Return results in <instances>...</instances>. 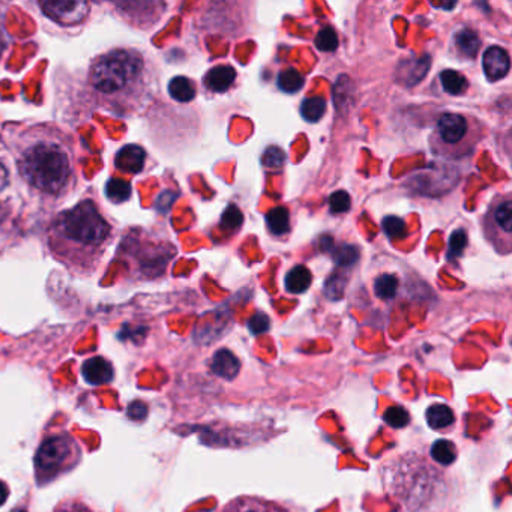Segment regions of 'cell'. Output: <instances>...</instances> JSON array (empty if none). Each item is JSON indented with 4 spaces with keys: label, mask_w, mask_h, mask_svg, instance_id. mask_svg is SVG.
<instances>
[{
    "label": "cell",
    "mask_w": 512,
    "mask_h": 512,
    "mask_svg": "<svg viewBox=\"0 0 512 512\" xmlns=\"http://www.w3.org/2000/svg\"><path fill=\"white\" fill-rule=\"evenodd\" d=\"M10 146L19 175L43 199L59 202L76 187V140L61 128L31 125L16 133Z\"/></svg>",
    "instance_id": "obj_1"
},
{
    "label": "cell",
    "mask_w": 512,
    "mask_h": 512,
    "mask_svg": "<svg viewBox=\"0 0 512 512\" xmlns=\"http://www.w3.org/2000/svg\"><path fill=\"white\" fill-rule=\"evenodd\" d=\"M512 232V203L511 200H500L490 214H487V236L491 241L505 242L509 250V239Z\"/></svg>",
    "instance_id": "obj_7"
},
{
    "label": "cell",
    "mask_w": 512,
    "mask_h": 512,
    "mask_svg": "<svg viewBox=\"0 0 512 512\" xmlns=\"http://www.w3.org/2000/svg\"><path fill=\"white\" fill-rule=\"evenodd\" d=\"M16 512H26V511H23V509H17Z\"/></svg>",
    "instance_id": "obj_41"
},
{
    "label": "cell",
    "mask_w": 512,
    "mask_h": 512,
    "mask_svg": "<svg viewBox=\"0 0 512 512\" xmlns=\"http://www.w3.org/2000/svg\"><path fill=\"white\" fill-rule=\"evenodd\" d=\"M338 46H340V41H338V35L334 29L325 28L317 34L316 47L320 52H335Z\"/></svg>",
    "instance_id": "obj_29"
},
{
    "label": "cell",
    "mask_w": 512,
    "mask_h": 512,
    "mask_svg": "<svg viewBox=\"0 0 512 512\" xmlns=\"http://www.w3.org/2000/svg\"><path fill=\"white\" fill-rule=\"evenodd\" d=\"M352 206V199H350L349 193L346 191H335L331 197H329V209L334 214H344L349 211Z\"/></svg>",
    "instance_id": "obj_34"
},
{
    "label": "cell",
    "mask_w": 512,
    "mask_h": 512,
    "mask_svg": "<svg viewBox=\"0 0 512 512\" xmlns=\"http://www.w3.org/2000/svg\"><path fill=\"white\" fill-rule=\"evenodd\" d=\"M430 56H422L413 61H403L398 68V80L404 83V86H415L416 83L424 79L427 71L430 70Z\"/></svg>",
    "instance_id": "obj_12"
},
{
    "label": "cell",
    "mask_w": 512,
    "mask_h": 512,
    "mask_svg": "<svg viewBox=\"0 0 512 512\" xmlns=\"http://www.w3.org/2000/svg\"><path fill=\"white\" fill-rule=\"evenodd\" d=\"M82 374L91 385H106L115 376L113 365L103 356H94L83 364Z\"/></svg>",
    "instance_id": "obj_11"
},
{
    "label": "cell",
    "mask_w": 512,
    "mask_h": 512,
    "mask_svg": "<svg viewBox=\"0 0 512 512\" xmlns=\"http://www.w3.org/2000/svg\"><path fill=\"white\" fill-rule=\"evenodd\" d=\"M5 19H7V13H5L4 5L0 4V58H2L8 47V32L7 26H5Z\"/></svg>",
    "instance_id": "obj_37"
},
{
    "label": "cell",
    "mask_w": 512,
    "mask_h": 512,
    "mask_svg": "<svg viewBox=\"0 0 512 512\" xmlns=\"http://www.w3.org/2000/svg\"><path fill=\"white\" fill-rule=\"evenodd\" d=\"M8 182H10V173H8L4 164H0V193H4L5 188L8 187Z\"/></svg>",
    "instance_id": "obj_39"
},
{
    "label": "cell",
    "mask_w": 512,
    "mask_h": 512,
    "mask_svg": "<svg viewBox=\"0 0 512 512\" xmlns=\"http://www.w3.org/2000/svg\"><path fill=\"white\" fill-rule=\"evenodd\" d=\"M115 229L94 200H80L62 211L47 230V247L53 259L80 277H91L100 268L113 241Z\"/></svg>",
    "instance_id": "obj_2"
},
{
    "label": "cell",
    "mask_w": 512,
    "mask_h": 512,
    "mask_svg": "<svg viewBox=\"0 0 512 512\" xmlns=\"http://www.w3.org/2000/svg\"><path fill=\"white\" fill-rule=\"evenodd\" d=\"M148 413V407L146 404H143L142 401H136V403L131 404L130 409H128V415L133 419H143Z\"/></svg>",
    "instance_id": "obj_38"
},
{
    "label": "cell",
    "mask_w": 512,
    "mask_h": 512,
    "mask_svg": "<svg viewBox=\"0 0 512 512\" xmlns=\"http://www.w3.org/2000/svg\"><path fill=\"white\" fill-rule=\"evenodd\" d=\"M398 290V278L395 275H380L374 283V292H376L377 298L388 299L395 298Z\"/></svg>",
    "instance_id": "obj_25"
},
{
    "label": "cell",
    "mask_w": 512,
    "mask_h": 512,
    "mask_svg": "<svg viewBox=\"0 0 512 512\" xmlns=\"http://www.w3.org/2000/svg\"><path fill=\"white\" fill-rule=\"evenodd\" d=\"M455 46L461 55L466 58H475L478 55L479 47H481V40L472 29H463L455 35Z\"/></svg>",
    "instance_id": "obj_19"
},
{
    "label": "cell",
    "mask_w": 512,
    "mask_h": 512,
    "mask_svg": "<svg viewBox=\"0 0 512 512\" xmlns=\"http://www.w3.org/2000/svg\"><path fill=\"white\" fill-rule=\"evenodd\" d=\"M106 193L110 202L125 203L131 199L133 188L130 182L122 181V179H109L106 184Z\"/></svg>",
    "instance_id": "obj_22"
},
{
    "label": "cell",
    "mask_w": 512,
    "mask_h": 512,
    "mask_svg": "<svg viewBox=\"0 0 512 512\" xmlns=\"http://www.w3.org/2000/svg\"><path fill=\"white\" fill-rule=\"evenodd\" d=\"M242 224H244V214L241 209L235 205L227 206L223 218H221V229L235 232V230L241 229Z\"/></svg>",
    "instance_id": "obj_28"
},
{
    "label": "cell",
    "mask_w": 512,
    "mask_h": 512,
    "mask_svg": "<svg viewBox=\"0 0 512 512\" xmlns=\"http://www.w3.org/2000/svg\"><path fill=\"white\" fill-rule=\"evenodd\" d=\"M262 163L268 170H280L286 164V152L277 146H269L263 154Z\"/></svg>",
    "instance_id": "obj_31"
},
{
    "label": "cell",
    "mask_w": 512,
    "mask_h": 512,
    "mask_svg": "<svg viewBox=\"0 0 512 512\" xmlns=\"http://www.w3.org/2000/svg\"><path fill=\"white\" fill-rule=\"evenodd\" d=\"M53 512H94L91 508H89L86 503L80 502V500H64V502L59 503L56 506L55 511Z\"/></svg>",
    "instance_id": "obj_36"
},
{
    "label": "cell",
    "mask_w": 512,
    "mask_h": 512,
    "mask_svg": "<svg viewBox=\"0 0 512 512\" xmlns=\"http://www.w3.org/2000/svg\"><path fill=\"white\" fill-rule=\"evenodd\" d=\"M470 134V121L457 113H445L436 124V137L442 152H455Z\"/></svg>",
    "instance_id": "obj_6"
},
{
    "label": "cell",
    "mask_w": 512,
    "mask_h": 512,
    "mask_svg": "<svg viewBox=\"0 0 512 512\" xmlns=\"http://www.w3.org/2000/svg\"><path fill=\"white\" fill-rule=\"evenodd\" d=\"M221 512H290L280 503L262 499V497L241 496L227 503Z\"/></svg>",
    "instance_id": "obj_8"
},
{
    "label": "cell",
    "mask_w": 512,
    "mask_h": 512,
    "mask_svg": "<svg viewBox=\"0 0 512 512\" xmlns=\"http://www.w3.org/2000/svg\"><path fill=\"white\" fill-rule=\"evenodd\" d=\"M467 247V233L464 230H455L449 238L448 259L454 260L463 254L464 248Z\"/></svg>",
    "instance_id": "obj_33"
},
{
    "label": "cell",
    "mask_w": 512,
    "mask_h": 512,
    "mask_svg": "<svg viewBox=\"0 0 512 512\" xmlns=\"http://www.w3.org/2000/svg\"><path fill=\"white\" fill-rule=\"evenodd\" d=\"M82 460V448L76 437L61 431L41 442L35 455L37 484L44 487L61 475L71 472Z\"/></svg>",
    "instance_id": "obj_4"
},
{
    "label": "cell",
    "mask_w": 512,
    "mask_h": 512,
    "mask_svg": "<svg viewBox=\"0 0 512 512\" xmlns=\"http://www.w3.org/2000/svg\"><path fill=\"white\" fill-rule=\"evenodd\" d=\"M383 419H385L386 424L394 428L407 427L410 422L409 412L401 406L388 407L385 415H383Z\"/></svg>",
    "instance_id": "obj_30"
},
{
    "label": "cell",
    "mask_w": 512,
    "mask_h": 512,
    "mask_svg": "<svg viewBox=\"0 0 512 512\" xmlns=\"http://www.w3.org/2000/svg\"><path fill=\"white\" fill-rule=\"evenodd\" d=\"M326 113V100L323 97H311L301 104L302 118L307 122H319Z\"/></svg>",
    "instance_id": "obj_23"
},
{
    "label": "cell",
    "mask_w": 512,
    "mask_h": 512,
    "mask_svg": "<svg viewBox=\"0 0 512 512\" xmlns=\"http://www.w3.org/2000/svg\"><path fill=\"white\" fill-rule=\"evenodd\" d=\"M151 71L145 56L134 49H113L92 61L88 89L98 109L113 115L139 113L151 91Z\"/></svg>",
    "instance_id": "obj_3"
},
{
    "label": "cell",
    "mask_w": 512,
    "mask_h": 512,
    "mask_svg": "<svg viewBox=\"0 0 512 512\" xmlns=\"http://www.w3.org/2000/svg\"><path fill=\"white\" fill-rule=\"evenodd\" d=\"M304 76L299 71L289 68L278 76V88L286 94H296L304 88Z\"/></svg>",
    "instance_id": "obj_24"
},
{
    "label": "cell",
    "mask_w": 512,
    "mask_h": 512,
    "mask_svg": "<svg viewBox=\"0 0 512 512\" xmlns=\"http://www.w3.org/2000/svg\"><path fill=\"white\" fill-rule=\"evenodd\" d=\"M146 152L139 145H127L119 149L115 158V166L119 172L137 175L145 169Z\"/></svg>",
    "instance_id": "obj_10"
},
{
    "label": "cell",
    "mask_w": 512,
    "mask_h": 512,
    "mask_svg": "<svg viewBox=\"0 0 512 512\" xmlns=\"http://www.w3.org/2000/svg\"><path fill=\"white\" fill-rule=\"evenodd\" d=\"M509 55L502 47L493 46L485 50L484 58H482V68H484L485 76L491 82L503 79L509 71Z\"/></svg>",
    "instance_id": "obj_9"
},
{
    "label": "cell",
    "mask_w": 512,
    "mask_h": 512,
    "mask_svg": "<svg viewBox=\"0 0 512 512\" xmlns=\"http://www.w3.org/2000/svg\"><path fill=\"white\" fill-rule=\"evenodd\" d=\"M269 232L275 236L286 235L290 230V212L284 206L271 209L266 215Z\"/></svg>",
    "instance_id": "obj_18"
},
{
    "label": "cell",
    "mask_w": 512,
    "mask_h": 512,
    "mask_svg": "<svg viewBox=\"0 0 512 512\" xmlns=\"http://www.w3.org/2000/svg\"><path fill=\"white\" fill-rule=\"evenodd\" d=\"M38 7L47 19L64 28L82 25L91 13V4L74 2V0H62V2L44 0V2H38Z\"/></svg>",
    "instance_id": "obj_5"
},
{
    "label": "cell",
    "mask_w": 512,
    "mask_h": 512,
    "mask_svg": "<svg viewBox=\"0 0 512 512\" xmlns=\"http://www.w3.org/2000/svg\"><path fill=\"white\" fill-rule=\"evenodd\" d=\"M236 79V71L229 65H220V67L212 68L205 77V85L209 91L226 92L233 85Z\"/></svg>",
    "instance_id": "obj_14"
},
{
    "label": "cell",
    "mask_w": 512,
    "mask_h": 512,
    "mask_svg": "<svg viewBox=\"0 0 512 512\" xmlns=\"http://www.w3.org/2000/svg\"><path fill=\"white\" fill-rule=\"evenodd\" d=\"M332 259L341 268H350L359 260V250L355 245H340V247L331 250Z\"/></svg>",
    "instance_id": "obj_27"
},
{
    "label": "cell",
    "mask_w": 512,
    "mask_h": 512,
    "mask_svg": "<svg viewBox=\"0 0 512 512\" xmlns=\"http://www.w3.org/2000/svg\"><path fill=\"white\" fill-rule=\"evenodd\" d=\"M8 497H10V488L4 481H0V506L5 505Z\"/></svg>",
    "instance_id": "obj_40"
},
{
    "label": "cell",
    "mask_w": 512,
    "mask_h": 512,
    "mask_svg": "<svg viewBox=\"0 0 512 512\" xmlns=\"http://www.w3.org/2000/svg\"><path fill=\"white\" fill-rule=\"evenodd\" d=\"M169 94L178 103H190L196 98V83L187 79V77H175V79L170 80Z\"/></svg>",
    "instance_id": "obj_16"
},
{
    "label": "cell",
    "mask_w": 512,
    "mask_h": 512,
    "mask_svg": "<svg viewBox=\"0 0 512 512\" xmlns=\"http://www.w3.org/2000/svg\"><path fill=\"white\" fill-rule=\"evenodd\" d=\"M383 232L389 239H401L406 236V223L398 217H386L382 221Z\"/></svg>",
    "instance_id": "obj_32"
},
{
    "label": "cell",
    "mask_w": 512,
    "mask_h": 512,
    "mask_svg": "<svg viewBox=\"0 0 512 512\" xmlns=\"http://www.w3.org/2000/svg\"><path fill=\"white\" fill-rule=\"evenodd\" d=\"M440 82H442L443 91L446 94L457 95L464 94L467 91V79L463 74L455 70H445L440 74Z\"/></svg>",
    "instance_id": "obj_20"
},
{
    "label": "cell",
    "mask_w": 512,
    "mask_h": 512,
    "mask_svg": "<svg viewBox=\"0 0 512 512\" xmlns=\"http://www.w3.org/2000/svg\"><path fill=\"white\" fill-rule=\"evenodd\" d=\"M311 281H313V277H311L310 269L299 265L295 266V268L286 275V281H284V283H286V289L289 290L290 293H304L310 289Z\"/></svg>",
    "instance_id": "obj_17"
},
{
    "label": "cell",
    "mask_w": 512,
    "mask_h": 512,
    "mask_svg": "<svg viewBox=\"0 0 512 512\" xmlns=\"http://www.w3.org/2000/svg\"><path fill=\"white\" fill-rule=\"evenodd\" d=\"M248 328L254 335L265 334L271 328V320L265 313H257L248 320Z\"/></svg>",
    "instance_id": "obj_35"
},
{
    "label": "cell",
    "mask_w": 512,
    "mask_h": 512,
    "mask_svg": "<svg viewBox=\"0 0 512 512\" xmlns=\"http://www.w3.org/2000/svg\"><path fill=\"white\" fill-rule=\"evenodd\" d=\"M457 446L449 440L440 439L431 446V457L442 466H449L457 460Z\"/></svg>",
    "instance_id": "obj_21"
},
{
    "label": "cell",
    "mask_w": 512,
    "mask_h": 512,
    "mask_svg": "<svg viewBox=\"0 0 512 512\" xmlns=\"http://www.w3.org/2000/svg\"><path fill=\"white\" fill-rule=\"evenodd\" d=\"M239 368H241V364H239V359L233 355L230 350H218L215 353L214 358H212L211 362V370L212 373L217 374V376L223 377L226 380H233L236 376H238Z\"/></svg>",
    "instance_id": "obj_13"
},
{
    "label": "cell",
    "mask_w": 512,
    "mask_h": 512,
    "mask_svg": "<svg viewBox=\"0 0 512 512\" xmlns=\"http://www.w3.org/2000/svg\"><path fill=\"white\" fill-rule=\"evenodd\" d=\"M427 422L433 430H446L454 425L455 415L446 404H431L427 409Z\"/></svg>",
    "instance_id": "obj_15"
},
{
    "label": "cell",
    "mask_w": 512,
    "mask_h": 512,
    "mask_svg": "<svg viewBox=\"0 0 512 512\" xmlns=\"http://www.w3.org/2000/svg\"><path fill=\"white\" fill-rule=\"evenodd\" d=\"M347 277L343 272L335 271L325 283V295L332 301H338L343 298L346 292Z\"/></svg>",
    "instance_id": "obj_26"
}]
</instances>
